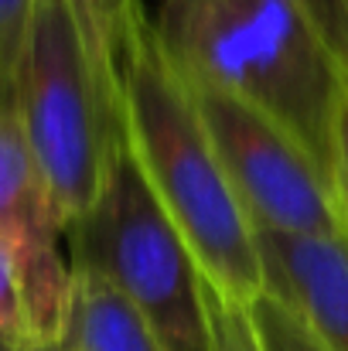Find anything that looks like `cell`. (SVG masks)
I'll use <instances>...</instances> for the list:
<instances>
[{"mask_svg": "<svg viewBox=\"0 0 348 351\" xmlns=\"http://www.w3.org/2000/svg\"><path fill=\"white\" fill-rule=\"evenodd\" d=\"M256 239L266 293L290 307L328 351H348V235Z\"/></svg>", "mask_w": 348, "mask_h": 351, "instance_id": "obj_7", "label": "cell"}, {"mask_svg": "<svg viewBox=\"0 0 348 351\" xmlns=\"http://www.w3.org/2000/svg\"><path fill=\"white\" fill-rule=\"evenodd\" d=\"M14 106L62 232L93 212L126 143L69 0H34L14 75Z\"/></svg>", "mask_w": 348, "mask_h": 351, "instance_id": "obj_3", "label": "cell"}, {"mask_svg": "<svg viewBox=\"0 0 348 351\" xmlns=\"http://www.w3.org/2000/svg\"><path fill=\"white\" fill-rule=\"evenodd\" d=\"M76 10V21L82 27L89 58L123 110V58L130 48L133 31L147 21V10L140 0H69Z\"/></svg>", "mask_w": 348, "mask_h": 351, "instance_id": "obj_9", "label": "cell"}, {"mask_svg": "<svg viewBox=\"0 0 348 351\" xmlns=\"http://www.w3.org/2000/svg\"><path fill=\"white\" fill-rule=\"evenodd\" d=\"M216 317H219V351H256L242 311L226 307V304L216 297Z\"/></svg>", "mask_w": 348, "mask_h": 351, "instance_id": "obj_15", "label": "cell"}, {"mask_svg": "<svg viewBox=\"0 0 348 351\" xmlns=\"http://www.w3.org/2000/svg\"><path fill=\"white\" fill-rule=\"evenodd\" d=\"M65 239L69 266L113 283L143 314L164 351H219L216 293L126 143L100 202Z\"/></svg>", "mask_w": 348, "mask_h": 351, "instance_id": "obj_4", "label": "cell"}, {"mask_svg": "<svg viewBox=\"0 0 348 351\" xmlns=\"http://www.w3.org/2000/svg\"><path fill=\"white\" fill-rule=\"evenodd\" d=\"M55 351H164L143 314L96 273L72 269L65 338Z\"/></svg>", "mask_w": 348, "mask_h": 351, "instance_id": "obj_8", "label": "cell"}, {"mask_svg": "<svg viewBox=\"0 0 348 351\" xmlns=\"http://www.w3.org/2000/svg\"><path fill=\"white\" fill-rule=\"evenodd\" d=\"M242 317L256 351H328L318 335L273 293H259L249 307H242Z\"/></svg>", "mask_w": 348, "mask_h": 351, "instance_id": "obj_11", "label": "cell"}, {"mask_svg": "<svg viewBox=\"0 0 348 351\" xmlns=\"http://www.w3.org/2000/svg\"><path fill=\"white\" fill-rule=\"evenodd\" d=\"M348 75V0H294Z\"/></svg>", "mask_w": 348, "mask_h": 351, "instance_id": "obj_13", "label": "cell"}, {"mask_svg": "<svg viewBox=\"0 0 348 351\" xmlns=\"http://www.w3.org/2000/svg\"><path fill=\"white\" fill-rule=\"evenodd\" d=\"M0 239L24 259L41 351H55L69 324L72 266L62 256L65 232L10 96H0Z\"/></svg>", "mask_w": 348, "mask_h": 351, "instance_id": "obj_6", "label": "cell"}, {"mask_svg": "<svg viewBox=\"0 0 348 351\" xmlns=\"http://www.w3.org/2000/svg\"><path fill=\"white\" fill-rule=\"evenodd\" d=\"M123 133L212 293L235 311L266 293L256 229L232 191L188 82L157 45L150 17L133 31L123 58Z\"/></svg>", "mask_w": 348, "mask_h": 351, "instance_id": "obj_2", "label": "cell"}, {"mask_svg": "<svg viewBox=\"0 0 348 351\" xmlns=\"http://www.w3.org/2000/svg\"><path fill=\"white\" fill-rule=\"evenodd\" d=\"M154 34L192 89L249 103L332 178V117L348 75L294 0H161Z\"/></svg>", "mask_w": 348, "mask_h": 351, "instance_id": "obj_1", "label": "cell"}, {"mask_svg": "<svg viewBox=\"0 0 348 351\" xmlns=\"http://www.w3.org/2000/svg\"><path fill=\"white\" fill-rule=\"evenodd\" d=\"M0 345L21 351H41L24 259L3 239H0Z\"/></svg>", "mask_w": 348, "mask_h": 351, "instance_id": "obj_10", "label": "cell"}, {"mask_svg": "<svg viewBox=\"0 0 348 351\" xmlns=\"http://www.w3.org/2000/svg\"><path fill=\"white\" fill-rule=\"evenodd\" d=\"M192 96L256 232L348 235L332 178L287 130L226 93L192 89Z\"/></svg>", "mask_w": 348, "mask_h": 351, "instance_id": "obj_5", "label": "cell"}, {"mask_svg": "<svg viewBox=\"0 0 348 351\" xmlns=\"http://www.w3.org/2000/svg\"><path fill=\"white\" fill-rule=\"evenodd\" d=\"M0 351H21V348H7V345H0Z\"/></svg>", "mask_w": 348, "mask_h": 351, "instance_id": "obj_16", "label": "cell"}, {"mask_svg": "<svg viewBox=\"0 0 348 351\" xmlns=\"http://www.w3.org/2000/svg\"><path fill=\"white\" fill-rule=\"evenodd\" d=\"M34 0H0V96L14 99V75L27 38Z\"/></svg>", "mask_w": 348, "mask_h": 351, "instance_id": "obj_12", "label": "cell"}, {"mask_svg": "<svg viewBox=\"0 0 348 351\" xmlns=\"http://www.w3.org/2000/svg\"><path fill=\"white\" fill-rule=\"evenodd\" d=\"M332 181H335V195L348 219V82L335 103V117H332Z\"/></svg>", "mask_w": 348, "mask_h": 351, "instance_id": "obj_14", "label": "cell"}]
</instances>
